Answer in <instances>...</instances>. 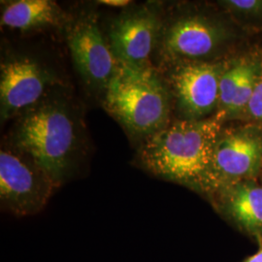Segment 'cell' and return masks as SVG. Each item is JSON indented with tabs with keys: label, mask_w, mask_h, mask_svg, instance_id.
Returning a JSON list of instances; mask_svg holds the SVG:
<instances>
[{
	"label": "cell",
	"mask_w": 262,
	"mask_h": 262,
	"mask_svg": "<svg viewBox=\"0 0 262 262\" xmlns=\"http://www.w3.org/2000/svg\"><path fill=\"white\" fill-rule=\"evenodd\" d=\"M8 143L36 160L61 187L77 174L85 154L81 112L60 86L15 119Z\"/></svg>",
	"instance_id": "cell-1"
},
{
	"label": "cell",
	"mask_w": 262,
	"mask_h": 262,
	"mask_svg": "<svg viewBox=\"0 0 262 262\" xmlns=\"http://www.w3.org/2000/svg\"><path fill=\"white\" fill-rule=\"evenodd\" d=\"M224 124L215 116L199 121L172 120L140 142L137 165L206 198L215 142Z\"/></svg>",
	"instance_id": "cell-2"
},
{
	"label": "cell",
	"mask_w": 262,
	"mask_h": 262,
	"mask_svg": "<svg viewBox=\"0 0 262 262\" xmlns=\"http://www.w3.org/2000/svg\"><path fill=\"white\" fill-rule=\"evenodd\" d=\"M244 33L223 10L185 5L165 14L157 51L160 66L226 60L237 54Z\"/></svg>",
	"instance_id": "cell-3"
},
{
	"label": "cell",
	"mask_w": 262,
	"mask_h": 262,
	"mask_svg": "<svg viewBox=\"0 0 262 262\" xmlns=\"http://www.w3.org/2000/svg\"><path fill=\"white\" fill-rule=\"evenodd\" d=\"M106 111L127 134L142 142L172 121L173 100L156 66L135 68L119 64L117 75L103 94Z\"/></svg>",
	"instance_id": "cell-4"
},
{
	"label": "cell",
	"mask_w": 262,
	"mask_h": 262,
	"mask_svg": "<svg viewBox=\"0 0 262 262\" xmlns=\"http://www.w3.org/2000/svg\"><path fill=\"white\" fill-rule=\"evenodd\" d=\"M28 154L6 143L0 150V202L17 216L36 215L59 188Z\"/></svg>",
	"instance_id": "cell-5"
},
{
	"label": "cell",
	"mask_w": 262,
	"mask_h": 262,
	"mask_svg": "<svg viewBox=\"0 0 262 262\" xmlns=\"http://www.w3.org/2000/svg\"><path fill=\"white\" fill-rule=\"evenodd\" d=\"M228 59L213 62L182 61L158 67L168 84L177 119L199 121L215 115L220 83Z\"/></svg>",
	"instance_id": "cell-6"
},
{
	"label": "cell",
	"mask_w": 262,
	"mask_h": 262,
	"mask_svg": "<svg viewBox=\"0 0 262 262\" xmlns=\"http://www.w3.org/2000/svg\"><path fill=\"white\" fill-rule=\"evenodd\" d=\"M262 172V127L250 122L225 123L215 142L207 200L221 188Z\"/></svg>",
	"instance_id": "cell-7"
},
{
	"label": "cell",
	"mask_w": 262,
	"mask_h": 262,
	"mask_svg": "<svg viewBox=\"0 0 262 262\" xmlns=\"http://www.w3.org/2000/svg\"><path fill=\"white\" fill-rule=\"evenodd\" d=\"M66 28L67 45L78 74L94 93L103 95L117 75L119 61L93 10H84L70 17Z\"/></svg>",
	"instance_id": "cell-8"
},
{
	"label": "cell",
	"mask_w": 262,
	"mask_h": 262,
	"mask_svg": "<svg viewBox=\"0 0 262 262\" xmlns=\"http://www.w3.org/2000/svg\"><path fill=\"white\" fill-rule=\"evenodd\" d=\"M61 84L56 74L35 57L12 55L0 66L1 122L15 120Z\"/></svg>",
	"instance_id": "cell-9"
},
{
	"label": "cell",
	"mask_w": 262,
	"mask_h": 262,
	"mask_svg": "<svg viewBox=\"0 0 262 262\" xmlns=\"http://www.w3.org/2000/svg\"><path fill=\"white\" fill-rule=\"evenodd\" d=\"M164 18L159 4L149 3L113 19L108 41L119 63L135 68L154 66L150 57L158 51Z\"/></svg>",
	"instance_id": "cell-10"
},
{
	"label": "cell",
	"mask_w": 262,
	"mask_h": 262,
	"mask_svg": "<svg viewBox=\"0 0 262 262\" xmlns=\"http://www.w3.org/2000/svg\"><path fill=\"white\" fill-rule=\"evenodd\" d=\"M208 201L226 222L262 244V185L257 180L221 188Z\"/></svg>",
	"instance_id": "cell-11"
},
{
	"label": "cell",
	"mask_w": 262,
	"mask_h": 262,
	"mask_svg": "<svg viewBox=\"0 0 262 262\" xmlns=\"http://www.w3.org/2000/svg\"><path fill=\"white\" fill-rule=\"evenodd\" d=\"M70 19L60 6L52 0H18L2 4V27L19 31L66 27Z\"/></svg>",
	"instance_id": "cell-12"
},
{
	"label": "cell",
	"mask_w": 262,
	"mask_h": 262,
	"mask_svg": "<svg viewBox=\"0 0 262 262\" xmlns=\"http://www.w3.org/2000/svg\"><path fill=\"white\" fill-rule=\"evenodd\" d=\"M219 6L246 30H262V0H223Z\"/></svg>",
	"instance_id": "cell-13"
},
{
	"label": "cell",
	"mask_w": 262,
	"mask_h": 262,
	"mask_svg": "<svg viewBox=\"0 0 262 262\" xmlns=\"http://www.w3.org/2000/svg\"><path fill=\"white\" fill-rule=\"evenodd\" d=\"M244 122H250L262 127V67L247 105Z\"/></svg>",
	"instance_id": "cell-14"
},
{
	"label": "cell",
	"mask_w": 262,
	"mask_h": 262,
	"mask_svg": "<svg viewBox=\"0 0 262 262\" xmlns=\"http://www.w3.org/2000/svg\"><path fill=\"white\" fill-rule=\"evenodd\" d=\"M98 3H102L103 5L112 6V7H126V6L129 5L130 1H126V0H103V1H98Z\"/></svg>",
	"instance_id": "cell-15"
},
{
	"label": "cell",
	"mask_w": 262,
	"mask_h": 262,
	"mask_svg": "<svg viewBox=\"0 0 262 262\" xmlns=\"http://www.w3.org/2000/svg\"><path fill=\"white\" fill-rule=\"evenodd\" d=\"M242 262H262V244L258 245V250L256 253L245 258Z\"/></svg>",
	"instance_id": "cell-16"
},
{
	"label": "cell",
	"mask_w": 262,
	"mask_h": 262,
	"mask_svg": "<svg viewBox=\"0 0 262 262\" xmlns=\"http://www.w3.org/2000/svg\"><path fill=\"white\" fill-rule=\"evenodd\" d=\"M259 179H260V182H261V185H262V172H261V175H260V177H259Z\"/></svg>",
	"instance_id": "cell-17"
}]
</instances>
